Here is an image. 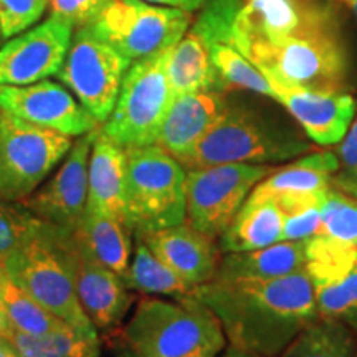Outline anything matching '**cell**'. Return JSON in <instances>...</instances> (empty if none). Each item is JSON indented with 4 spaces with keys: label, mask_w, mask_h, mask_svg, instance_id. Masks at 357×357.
Listing matches in <instances>:
<instances>
[{
    "label": "cell",
    "mask_w": 357,
    "mask_h": 357,
    "mask_svg": "<svg viewBox=\"0 0 357 357\" xmlns=\"http://www.w3.org/2000/svg\"><path fill=\"white\" fill-rule=\"evenodd\" d=\"M337 171V154L331 151L303 154L293 164L275 169L258 182L255 190L266 195L280 192H328L331 190L333 177Z\"/></svg>",
    "instance_id": "cb8c5ba5"
},
{
    "label": "cell",
    "mask_w": 357,
    "mask_h": 357,
    "mask_svg": "<svg viewBox=\"0 0 357 357\" xmlns=\"http://www.w3.org/2000/svg\"><path fill=\"white\" fill-rule=\"evenodd\" d=\"M134 235L192 287L215 278L222 260L220 247L217 240L192 229L189 223Z\"/></svg>",
    "instance_id": "e0dca14e"
},
{
    "label": "cell",
    "mask_w": 357,
    "mask_h": 357,
    "mask_svg": "<svg viewBox=\"0 0 357 357\" xmlns=\"http://www.w3.org/2000/svg\"><path fill=\"white\" fill-rule=\"evenodd\" d=\"M75 137L0 111V202H22L47 181Z\"/></svg>",
    "instance_id": "ba28073f"
},
{
    "label": "cell",
    "mask_w": 357,
    "mask_h": 357,
    "mask_svg": "<svg viewBox=\"0 0 357 357\" xmlns=\"http://www.w3.org/2000/svg\"><path fill=\"white\" fill-rule=\"evenodd\" d=\"M169 52L171 48L131 63L113 113L101 124V131L124 149L155 144L174 100L166 71Z\"/></svg>",
    "instance_id": "52a82bcc"
},
{
    "label": "cell",
    "mask_w": 357,
    "mask_h": 357,
    "mask_svg": "<svg viewBox=\"0 0 357 357\" xmlns=\"http://www.w3.org/2000/svg\"><path fill=\"white\" fill-rule=\"evenodd\" d=\"M223 93L202 91L174 96L155 144L166 149L178 162L190 158L204 136L215 126L227 109Z\"/></svg>",
    "instance_id": "ac0fdd59"
},
{
    "label": "cell",
    "mask_w": 357,
    "mask_h": 357,
    "mask_svg": "<svg viewBox=\"0 0 357 357\" xmlns=\"http://www.w3.org/2000/svg\"><path fill=\"white\" fill-rule=\"evenodd\" d=\"M118 357H137V356L134 354V352H132L131 349H128V347L123 344V347H121V351H119Z\"/></svg>",
    "instance_id": "b9f144b4"
},
{
    "label": "cell",
    "mask_w": 357,
    "mask_h": 357,
    "mask_svg": "<svg viewBox=\"0 0 357 357\" xmlns=\"http://www.w3.org/2000/svg\"><path fill=\"white\" fill-rule=\"evenodd\" d=\"M0 111L70 137L83 136L101 126L68 88L50 79L24 86L0 84Z\"/></svg>",
    "instance_id": "4fadbf2b"
},
{
    "label": "cell",
    "mask_w": 357,
    "mask_h": 357,
    "mask_svg": "<svg viewBox=\"0 0 357 357\" xmlns=\"http://www.w3.org/2000/svg\"><path fill=\"white\" fill-rule=\"evenodd\" d=\"M98 129L78 136L55 174L22 200L33 215L70 231L77 229L88 205V162Z\"/></svg>",
    "instance_id": "5bb4252c"
},
{
    "label": "cell",
    "mask_w": 357,
    "mask_h": 357,
    "mask_svg": "<svg viewBox=\"0 0 357 357\" xmlns=\"http://www.w3.org/2000/svg\"><path fill=\"white\" fill-rule=\"evenodd\" d=\"M12 331H13V329H12L10 323H8L7 314L3 312L2 307H0V337L7 339L12 334Z\"/></svg>",
    "instance_id": "ab89813d"
},
{
    "label": "cell",
    "mask_w": 357,
    "mask_h": 357,
    "mask_svg": "<svg viewBox=\"0 0 357 357\" xmlns=\"http://www.w3.org/2000/svg\"><path fill=\"white\" fill-rule=\"evenodd\" d=\"M306 242L281 240L270 247L222 255L217 280L265 281L305 270Z\"/></svg>",
    "instance_id": "44dd1931"
},
{
    "label": "cell",
    "mask_w": 357,
    "mask_h": 357,
    "mask_svg": "<svg viewBox=\"0 0 357 357\" xmlns=\"http://www.w3.org/2000/svg\"><path fill=\"white\" fill-rule=\"evenodd\" d=\"M48 8V0H0V33L10 40L32 29Z\"/></svg>",
    "instance_id": "e575fe53"
},
{
    "label": "cell",
    "mask_w": 357,
    "mask_h": 357,
    "mask_svg": "<svg viewBox=\"0 0 357 357\" xmlns=\"http://www.w3.org/2000/svg\"><path fill=\"white\" fill-rule=\"evenodd\" d=\"M73 231L48 223L42 234L2 261L19 287L71 328L98 334L79 305L73 278Z\"/></svg>",
    "instance_id": "5b68a950"
},
{
    "label": "cell",
    "mask_w": 357,
    "mask_h": 357,
    "mask_svg": "<svg viewBox=\"0 0 357 357\" xmlns=\"http://www.w3.org/2000/svg\"><path fill=\"white\" fill-rule=\"evenodd\" d=\"M194 298L217 316L230 346L263 357H278L319 318L306 270L265 281L213 278L195 288Z\"/></svg>",
    "instance_id": "6da1fadb"
},
{
    "label": "cell",
    "mask_w": 357,
    "mask_h": 357,
    "mask_svg": "<svg viewBox=\"0 0 357 357\" xmlns=\"http://www.w3.org/2000/svg\"><path fill=\"white\" fill-rule=\"evenodd\" d=\"M278 357H357L351 326L318 318L307 324Z\"/></svg>",
    "instance_id": "4316f807"
},
{
    "label": "cell",
    "mask_w": 357,
    "mask_h": 357,
    "mask_svg": "<svg viewBox=\"0 0 357 357\" xmlns=\"http://www.w3.org/2000/svg\"><path fill=\"white\" fill-rule=\"evenodd\" d=\"M75 29L60 17L15 35L0 47V84L24 86L47 79L60 71Z\"/></svg>",
    "instance_id": "7c38bea8"
},
{
    "label": "cell",
    "mask_w": 357,
    "mask_h": 357,
    "mask_svg": "<svg viewBox=\"0 0 357 357\" xmlns=\"http://www.w3.org/2000/svg\"><path fill=\"white\" fill-rule=\"evenodd\" d=\"M318 314L357 328V261L352 270L331 284L314 288Z\"/></svg>",
    "instance_id": "d6a6232c"
},
{
    "label": "cell",
    "mask_w": 357,
    "mask_h": 357,
    "mask_svg": "<svg viewBox=\"0 0 357 357\" xmlns=\"http://www.w3.org/2000/svg\"><path fill=\"white\" fill-rule=\"evenodd\" d=\"M73 278L79 305L96 331H111L126 318L132 291L121 276L98 263L75 240Z\"/></svg>",
    "instance_id": "2e32d148"
},
{
    "label": "cell",
    "mask_w": 357,
    "mask_h": 357,
    "mask_svg": "<svg viewBox=\"0 0 357 357\" xmlns=\"http://www.w3.org/2000/svg\"><path fill=\"white\" fill-rule=\"evenodd\" d=\"M129 66L131 61L98 37L91 26H83L75 30L63 65L55 77L102 124L113 113Z\"/></svg>",
    "instance_id": "8fae6325"
},
{
    "label": "cell",
    "mask_w": 357,
    "mask_h": 357,
    "mask_svg": "<svg viewBox=\"0 0 357 357\" xmlns=\"http://www.w3.org/2000/svg\"><path fill=\"white\" fill-rule=\"evenodd\" d=\"M337 159L339 171L334 174L333 185L357 199V113L337 147Z\"/></svg>",
    "instance_id": "d590c367"
},
{
    "label": "cell",
    "mask_w": 357,
    "mask_h": 357,
    "mask_svg": "<svg viewBox=\"0 0 357 357\" xmlns=\"http://www.w3.org/2000/svg\"><path fill=\"white\" fill-rule=\"evenodd\" d=\"M166 71L174 96L202 91L223 93L207 43L192 30H187L171 48Z\"/></svg>",
    "instance_id": "603a6c76"
},
{
    "label": "cell",
    "mask_w": 357,
    "mask_h": 357,
    "mask_svg": "<svg viewBox=\"0 0 357 357\" xmlns=\"http://www.w3.org/2000/svg\"><path fill=\"white\" fill-rule=\"evenodd\" d=\"M357 261V245L339 242L326 234L306 240V265L312 287L319 288L341 280Z\"/></svg>",
    "instance_id": "f1b7e54d"
},
{
    "label": "cell",
    "mask_w": 357,
    "mask_h": 357,
    "mask_svg": "<svg viewBox=\"0 0 357 357\" xmlns=\"http://www.w3.org/2000/svg\"><path fill=\"white\" fill-rule=\"evenodd\" d=\"M114 0H48L50 15L60 17L73 29L91 26Z\"/></svg>",
    "instance_id": "8d00e7d4"
},
{
    "label": "cell",
    "mask_w": 357,
    "mask_h": 357,
    "mask_svg": "<svg viewBox=\"0 0 357 357\" xmlns=\"http://www.w3.org/2000/svg\"><path fill=\"white\" fill-rule=\"evenodd\" d=\"M311 142L296 129L247 105H227L225 113L199 142L185 169L220 164H273L307 154Z\"/></svg>",
    "instance_id": "277c9868"
},
{
    "label": "cell",
    "mask_w": 357,
    "mask_h": 357,
    "mask_svg": "<svg viewBox=\"0 0 357 357\" xmlns=\"http://www.w3.org/2000/svg\"><path fill=\"white\" fill-rule=\"evenodd\" d=\"M185 171V223L218 240L250 192L275 167L266 164H220Z\"/></svg>",
    "instance_id": "9c48e42d"
},
{
    "label": "cell",
    "mask_w": 357,
    "mask_h": 357,
    "mask_svg": "<svg viewBox=\"0 0 357 357\" xmlns=\"http://www.w3.org/2000/svg\"><path fill=\"white\" fill-rule=\"evenodd\" d=\"M321 234L357 245V199L339 190L326 192L321 205Z\"/></svg>",
    "instance_id": "836d02e7"
},
{
    "label": "cell",
    "mask_w": 357,
    "mask_h": 357,
    "mask_svg": "<svg viewBox=\"0 0 357 357\" xmlns=\"http://www.w3.org/2000/svg\"><path fill=\"white\" fill-rule=\"evenodd\" d=\"M324 192H298L284 194L278 200L283 212V240L306 242L321 234V205Z\"/></svg>",
    "instance_id": "4dcf8cb0"
},
{
    "label": "cell",
    "mask_w": 357,
    "mask_h": 357,
    "mask_svg": "<svg viewBox=\"0 0 357 357\" xmlns=\"http://www.w3.org/2000/svg\"><path fill=\"white\" fill-rule=\"evenodd\" d=\"M356 329H357V328H356Z\"/></svg>",
    "instance_id": "ee69618b"
},
{
    "label": "cell",
    "mask_w": 357,
    "mask_h": 357,
    "mask_svg": "<svg viewBox=\"0 0 357 357\" xmlns=\"http://www.w3.org/2000/svg\"><path fill=\"white\" fill-rule=\"evenodd\" d=\"M0 307L7 314L13 331L38 336L63 324L55 314L33 300L6 273L0 263ZM66 324V323H65Z\"/></svg>",
    "instance_id": "83f0119b"
},
{
    "label": "cell",
    "mask_w": 357,
    "mask_h": 357,
    "mask_svg": "<svg viewBox=\"0 0 357 357\" xmlns=\"http://www.w3.org/2000/svg\"><path fill=\"white\" fill-rule=\"evenodd\" d=\"M190 24L192 12L181 8L155 6L146 0H114L91 29L134 63L172 48Z\"/></svg>",
    "instance_id": "30bf717a"
},
{
    "label": "cell",
    "mask_w": 357,
    "mask_h": 357,
    "mask_svg": "<svg viewBox=\"0 0 357 357\" xmlns=\"http://www.w3.org/2000/svg\"><path fill=\"white\" fill-rule=\"evenodd\" d=\"M187 171L158 144L126 149L124 223L131 234L167 229L185 222Z\"/></svg>",
    "instance_id": "8992f818"
},
{
    "label": "cell",
    "mask_w": 357,
    "mask_h": 357,
    "mask_svg": "<svg viewBox=\"0 0 357 357\" xmlns=\"http://www.w3.org/2000/svg\"><path fill=\"white\" fill-rule=\"evenodd\" d=\"M218 357H263V356L255 354V352L238 349V347H235V346H229L220 352V356Z\"/></svg>",
    "instance_id": "f35d334b"
},
{
    "label": "cell",
    "mask_w": 357,
    "mask_h": 357,
    "mask_svg": "<svg viewBox=\"0 0 357 357\" xmlns=\"http://www.w3.org/2000/svg\"><path fill=\"white\" fill-rule=\"evenodd\" d=\"M342 2L351 8V12L354 13V17L357 19V0H342Z\"/></svg>",
    "instance_id": "60d3db41"
},
{
    "label": "cell",
    "mask_w": 357,
    "mask_h": 357,
    "mask_svg": "<svg viewBox=\"0 0 357 357\" xmlns=\"http://www.w3.org/2000/svg\"><path fill=\"white\" fill-rule=\"evenodd\" d=\"M207 47L223 93L230 89H247L275 100L273 84L247 56L225 43H211Z\"/></svg>",
    "instance_id": "f546056e"
},
{
    "label": "cell",
    "mask_w": 357,
    "mask_h": 357,
    "mask_svg": "<svg viewBox=\"0 0 357 357\" xmlns=\"http://www.w3.org/2000/svg\"><path fill=\"white\" fill-rule=\"evenodd\" d=\"M73 236L89 257L123 278L132 257L134 238L121 220L86 205Z\"/></svg>",
    "instance_id": "7402d4cb"
},
{
    "label": "cell",
    "mask_w": 357,
    "mask_h": 357,
    "mask_svg": "<svg viewBox=\"0 0 357 357\" xmlns=\"http://www.w3.org/2000/svg\"><path fill=\"white\" fill-rule=\"evenodd\" d=\"M7 341L17 357H101L98 334L83 333L65 323L38 336L12 331Z\"/></svg>",
    "instance_id": "484cf974"
},
{
    "label": "cell",
    "mask_w": 357,
    "mask_h": 357,
    "mask_svg": "<svg viewBox=\"0 0 357 357\" xmlns=\"http://www.w3.org/2000/svg\"><path fill=\"white\" fill-rule=\"evenodd\" d=\"M132 257L123 276L124 284L131 291L147 294V296H169L174 300L194 296L197 287L187 283L171 266L155 257L139 236L132 235Z\"/></svg>",
    "instance_id": "d4e9b609"
},
{
    "label": "cell",
    "mask_w": 357,
    "mask_h": 357,
    "mask_svg": "<svg viewBox=\"0 0 357 357\" xmlns=\"http://www.w3.org/2000/svg\"><path fill=\"white\" fill-rule=\"evenodd\" d=\"M137 357H218L227 346L220 321L197 298L144 296L121 329Z\"/></svg>",
    "instance_id": "3957f363"
},
{
    "label": "cell",
    "mask_w": 357,
    "mask_h": 357,
    "mask_svg": "<svg viewBox=\"0 0 357 357\" xmlns=\"http://www.w3.org/2000/svg\"><path fill=\"white\" fill-rule=\"evenodd\" d=\"M271 83L314 91H344L349 58L336 6L287 37L242 52Z\"/></svg>",
    "instance_id": "7a4b0ae2"
},
{
    "label": "cell",
    "mask_w": 357,
    "mask_h": 357,
    "mask_svg": "<svg viewBox=\"0 0 357 357\" xmlns=\"http://www.w3.org/2000/svg\"><path fill=\"white\" fill-rule=\"evenodd\" d=\"M271 84L275 101L287 108L312 142L333 146L342 141L357 111L354 96L346 91H314Z\"/></svg>",
    "instance_id": "9a60e30c"
},
{
    "label": "cell",
    "mask_w": 357,
    "mask_h": 357,
    "mask_svg": "<svg viewBox=\"0 0 357 357\" xmlns=\"http://www.w3.org/2000/svg\"><path fill=\"white\" fill-rule=\"evenodd\" d=\"M22 202H0V263L47 229Z\"/></svg>",
    "instance_id": "1f68e13d"
},
{
    "label": "cell",
    "mask_w": 357,
    "mask_h": 357,
    "mask_svg": "<svg viewBox=\"0 0 357 357\" xmlns=\"http://www.w3.org/2000/svg\"><path fill=\"white\" fill-rule=\"evenodd\" d=\"M283 240V212L271 195L253 189L220 238L222 255L270 247Z\"/></svg>",
    "instance_id": "ffe728a7"
},
{
    "label": "cell",
    "mask_w": 357,
    "mask_h": 357,
    "mask_svg": "<svg viewBox=\"0 0 357 357\" xmlns=\"http://www.w3.org/2000/svg\"><path fill=\"white\" fill-rule=\"evenodd\" d=\"M88 205L124 223L126 149L109 139L101 128L98 129L89 153Z\"/></svg>",
    "instance_id": "d6986e66"
},
{
    "label": "cell",
    "mask_w": 357,
    "mask_h": 357,
    "mask_svg": "<svg viewBox=\"0 0 357 357\" xmlns=\"http://www.w3.org/2000/svg\"><path fill=\"white\" fill-rule=\"evenodd\" d=\"M0 40H2V33H0Z\"/></svg>",
    "instance_id": "7bdbcfd3"
},
{
    "label": "cell",
    "mask_w": 357,
    "mask_h": 357,
    "mask_svg": "<svg viewBox=\"0 0 357 357\" xmlns=\"http://www.w3.org/2000/svg\"><path fill=\"white\" fill-rule=\"evenodd\" d=\"M146 2L155 3V6L181 8V10L185 12H197L204 7L207 0H146Z\"/></svg>",
    "instance_id": "74e56055"
}]
</instances>
